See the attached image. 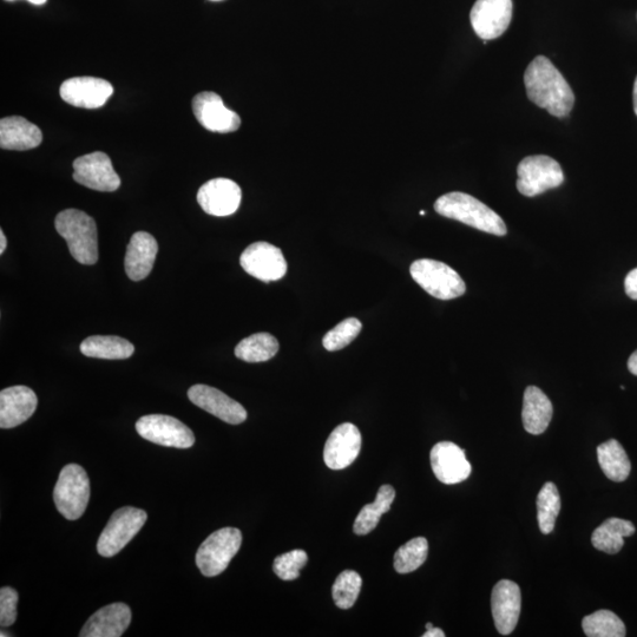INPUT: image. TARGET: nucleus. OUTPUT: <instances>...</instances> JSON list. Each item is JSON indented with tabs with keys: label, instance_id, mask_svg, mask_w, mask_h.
<instances>
[{
	"label": "nucleus",
	"instance_id": "1",
	"mask_svg": "<svg viewBox=\"0 0 637 637\" xmlns=\"http://www.w3.org/2000/svg\"><path fill=\"white\" fill-rule=\"evenodd\" d=\"M529 100L556 117H566L575 104V95L550 59L538 56L524 74Z\"/></svg>",
	"mask_w": 637,
	"mask_h": 637
},
{
	"label": "nucleus",
	"instance_id": "2",
	"mask_svg": "<svg viewBox=\"0 0 637 637\" xmlns=\"http://www.w3.org/2000/svg\"><path fill=\"white\" fill-rule=\"evenodd\" d=\"M435 210L444 218L462 222L484 233L497 236L508 233L501 216L469 194L461 192L445 194L436 201Z\"/></svg>",
	"mask_w": 637,
	"mask_h": 637
},
{
	"label": "nucleus",
	"instance_id": "3",
	"mask_svg": "<svg viewBox=\"0 0 637 637\" xmlns=\"http://www.w3.org/2000/svg\"><path fill=\"white\" fill-rule=\"evenodd\" d=\"M56 231L67 241L72 258L82 265H95L98 260L96 222L78 209H67L55 220Z\"/></svg>",
	"mask_w": 637,
	"mask_h": 637
},
{
	"label": "nucleus",
	"instance_id": "4",
	"mask_svg": "<svg viewBox=\"0 0 637 637\" xmlns=\"http://www.w3.org/2000/svg\"><path fill=\"white\" fill-rule=\"evenodd\" d=\"M54 501L59 514L69 521L81 518L90 501V479L81 465L64 466L54 491Z\"/></svg>",
	"mask_w": 637,
	"mask_h": 637
},
{
	"label": "nucleus",
	"instance_id": "5",
	"mask_svg": "<svg viewBox=\"0 0 637 637\" xmlns=\"http://www.w3.org/2000/svg\"><path fill=\"white\" fill-rule=\"evenodd\" d=\"M411 277L425 292L439 300H452L465 294V282L455 269L444 262L422 259L413 262Z\"/></svg>",
	"mask_w": 637,
	"mask_h": 637
},
{
	"label": "nucleus",
	"instance_id": "6",
	"mask_svg": "<svg viewBox=\"0 0 637 637\" xmlns=\"http://www.w3.org/2000/svg\"><path fill=\"white\" fill-rule=\"evenodd\" d=\"M242 534L236 528H223L215 531L200 545L196 553V566L206 577H215L223 573L239 553Z\"/></svg>",
	"mask_w": 637,
	"mask_h": 637
},
{
	"label": "nucleus",
	"instance_id": "7",
	"mask_svg": "<svg viewBox=\"0 0 637 637\" xmlns=\"http://www.w3.org/2000/svg\"><path fill=\"white\" fill-rule=\"evenodd\" d=\"M147 520V512L142 509L124 507L116 510L98 538V554L113 557L120 553L140 533Z\"/></svg>",
	"mask_w": 637,
	"mask_h": 637
},
{
	"label": "nucleus",
	"instance_id": "8",
	"mask_svg": "<svg viewBox=\"0 0 637 637\" xmlns=\"http://www.w3.org/2000/svg\"><path fill=\"white\" fill-rule=\"evenodd\" d=\"M517 189L524 196L534 197L560 187L564 182L560 163L545 155L525 157L517 168Z\"/></svg>",
	"mask_w": 637,
	"mask_h": 637
},
{
	"label": "nucleus",
	"instance_id": "9",
	"mask_svg": "<svg viewBox=\"0 0 637 637\" xmlns=\"http://www.w3.org/2000/svg\"><path fill=\"white\" fill-rule=\"evenodd\" d=\"M136 431L147 441L168 448L189 449L195 444L193 431L170 416H144L137 420Z\"/></svg>",
	"mask_w": 637,
	"mask_h": 637
},
{
	"label": "nucleus",
	"instance_id": "10",
	"mask_svg": "<svg viewBox=\"0 0 637 637\" xmlns=\"http://www.w3.org/2000/svg\"><path fill=\"white\" fill-rule=\"evenodd\" d=\"M74 180L97 192L111 193L121 186L120 176L115 172L110 157L102 151L78 157L74 161Z\"/></svg>",
	"mask_w": 637,
	"mask_h": 637
},
{
	"label": "nucleus",
	"instance_id": "11",
	"mask_svg": "<svg viewBox=\"0 0 637 637\" xmlns=\"http://www.w3.org/2000/svg\"><path fill=\"white\" fill-rule=\"evenodd\" d=\"M241 267L253 278L271 282L285 277L287 262L281 249L268 242H255L245 249L240 258Z\"/></svg>",
	"mask_w": 637,
	"mask_h": 637
},
{
	"label": "nucleus",
	"instance_id": "12",
	"mask_svg": "<svg viewBox=\"0 0 637 637\" xmlns=\"http://www.w3.org/2000/svg\"><path fill=\"white\" fill-rule=\"evenodd\" d=\"M512 18V0H477L470 21L477 36L484 41L501 37Z\"/></svg>",
	"mask_w": 637,
	"mask_h": 637
},
{
	"label": "nucleus",
	"instance_id": "13",
	"mask_svg": "<svg viewBox=\"0 0 637 637\" xmlns=\"http://www.w3.org/2000/svg\"><path fill=\"white\" fill-rule=\"evenodd\" d=\"M193 113L201 126L213 133H234L241 126V118L223 104L222 98L212 91L196 95Z\"/></svg>",
	"mask_w": 637,
	"mask_h": 637
},
{
	"label": "nucleus",
	"instance_id": "14",
	"mask_svg": "<svg viewBox=\"0 0 637 637\" xmlns=\"http://www.w3.org/2000/svg\"><path fill=\"white\" fill-rule=\"evenodd\" d=\"M62 100L76 108L98 109L114 94L113 85L102 78H69L59 90Z\"/></svg>",
	"mask_w": 637,
	"mask_h": 637
},
{
	"label": "nucleus",
	"instance_id": "15",
	"mask_svg": "<svg viewBox=\"0 0 637 637\" xmlns=\"http://www.w3.org/2000/svg\"><path fill=\"white\" fill-rule=\"evenodd\" d=\"M188 398L194 405L225 423L239 425L247 419L245 407L215 387L194 385L188 391Z\"/></svg>",
	"mask_w": 637,
	"mask_h": 637
},
{
	"label": "nucleus",
	"instance_id": "16",
	"mask_svg": "<svg viewBox=\"0 0 637 637\" xmlns=\"http://www.w3.org/2000/svg\"><path fill=\"white\" fill-rule=\"evenodd\" d=\"M430 459L433 474L444 484L462 483L471 475L472 466L465 451L455 443L436 444L431 450Z\"/></svg>",
	"mask_w": 637,
	"mask_h": 637
},
{
	"label": "nucleus",
	"instance_id": "17",
	"mask_svg": "<svg viewBox=\"0 0 637 637\" xmlns=\"http://www.w3.org/2000/svg\"><path fill=\"white\" fill-rule=\"evenodd\" d=\"M522 595L518 584L510 580L499 581L491 595L492 616L499 634L514 632L521 614Z\"/></svg>",
	"mask_w": 637,
	"mask_h": 637
},
{
	"label": "nucleus",
	"instance_id": "18",
	"mask_svg": "<svg viewBox=\"0 0 637 637\" xmlns=\"http://www.w3.org/2000/svg\"><path fill=\"white\" fill-rule=\"evenodd\" d=\"M242 192L238 183L229 179H214L203 185L197 193V202L213 216L233 215L239 209Z\"/></svg>",
	"mask_w": 637,
	"mask_h": 637
},
{
	"label": "nucleus",
	"instance_id": "19",
	"mask_svg": "<svg viewBox=\"0 0 637 637\" xmlns=\"http://www.w3.org/2000/svg\"><path fill=\"white\" fill-rule=\"evenodd\" d=\"M361 449V433L356 425L344 423L334 429L328 437L324 461L332 470L348 468L359 456Z\"/></svg>",
	"mask_w": 637,
	"mask_h": 637
},
{
	"label": "nucleus",
	"instance_id": "20",
	"mask_svg": "<svg viewBox=\"0 0 637 637\" xmlns=\"http://www.w3.org/2000/svg\"><path fill=\"white\" fill-rule=\"evenodd\" d=\"M38 405L28 386H12L0 392V428L13 429L30 419Z\"/></svg>",
	"mask_w": 637,
	"mask_h": 637
},
{
	"label": "nucleus",
	"instance_id": "21",
	"mask_svg": "<svg viewBox=\"0 0 637 637\" xmlns=\"http://www.w3.org/2000/svg\"><path fill=\"white\" fill-rule=\"evenodd\" d=\"M131 610L126 603L105 606L90 617L81 630V637H121L129 628Z\"/></svg>",
	"mask_w": 637,
	"mask_h": 637
},
{
	"label": "nucleus",
	"instance_id": "22",
	"mask_svg": "<svg viewBox=\"0 0 637 637\" xmlns=\"http://www.w3.org/2000/svg\"><path fill=\"white\" fill-rule=\"evenodd\" d=\"M159 245L153 235L147 232H137L131 236L124 267L128 278L133 281L146 279L155 264Z\"/></svg>",
	"mask_w": 637,
	"mask_h": 637
},
{
	"label": "nucleus",
	"instance_id": "23",
	"mask_svg": "<svg viewBox=\"0 0 637 637\" xmlns=\"http://www.w3.org/2000/svg\"><path fill=\"white\" fill-rule=\"evenodd\" d=\"M42 141L41 129L24 117L11 116L0 121V147L5 150L35 149Z\"/></svg>",
	"mask_w": 637,
	"mask_h": 637
},
{
	"label": "nucleus",
	"instance_id": "24",
	"mask_svg": "<svg viewBox=\"0 0 637 637\" xmlns=\"http://www.w3.org/2000/svg\"><path fill=\"white\" fill-rule=\"evenodd\" d=\"M554 407L541 389L529 386L524 392L522 420L530 435H542L553 419Z\"/></svg>",
	"mask_w": 637,
	"mask_h": 637
},
{
	"label": "nucleus",
	"instance_id": "25",
	"mask_svg": "<svg viewBox=\"0 0 637 637\" xmlns=\"http://www.w3.org/2000/svg\"><path fill=\"white\" fill-rule=\"evenodd\" d=\"M635 531V525L632 522L621 520V518H608L594 531L591 543L597 550L615 555L620 553L625 545V538L633 536Z\"/></svg>",
	"mask_w": 637,
	"mask_h": 637
},
{
	"label": "nucleus",
	"instance_id": "26",
	"mask_svg": "<svg viewBox=\"0 0 637 637\" xmlns=\"http://www.w3.org/2000/svg\"><path fill=\"white\" fill-rule=\"evenodd\" d=\"M81 352L89 358L123 360L133 356L135 347L121 337L93 336L83 341Z\"/></svg>",
	"mask_w": 637,
	"mask_h": 637
},
{
	"label": "nucleus",
	"instance_id": "27",
	"mask_svg": "<svg viewBox=\"0 0 637 637\" xmlns=\"http://www.w3.org/2000/svg\"><path fill=\"white\" fill-rule=\"evenodd\" d=\"M597 459L604 475L613 482H625L632 471V463L623 446L616 439H609L597 448Z\"/></svg>",
	"mask_w": 637,
	"mask_h": 637
},
{
	"label": "nucleus",
	"instance_id": "28",
	"mask_svg": "<svg viewBox=\"0 0 637 637\" xmlns=\"http://www.w3.org/2000/svg\"><path fill=\"white\" fill-rule=\"evenodd\" d=\"M394 498H396V490L391 485H383L378 491L376 501L365 505L359 512L354 522V534L364 536L376 529L380 518L390 511Z\"/></svg>",
	"mask_w": 637,
	"mask_h": 637
},
{
	"label": "nucleus",
	"instance_id": "29",
	"mask_svg": "<svg viewBox=\"0 0 637 637\" xmlns=\"http://www.w3.org/2000/svg\"><path fill=\"white\" fill-rule=\"evenodd\" d=\"M279 341L269 333H256L235 347V357L247 363H264L279 351Z\"/></svg>",
	"mask_w": 637,
	"mask_h": 637
},
{
	"label": "nucleus",
	"instance_id": "30",
	"mask_svg": "<svg viewBox=\"0 0 637 637\" xmlns=\"http://www.w3.org/2000/svg\"><path fill=\"white\" fill-rule=\"evenodd\" d=\"M560 511V492H558L554 483L547 482L537 496V520L542 534L549 535L553 533Z\"/></svg>",
	"mask_w": 637,
	"mask_h": 637
},
{
	"label": "nucleus",
	"instance_id": "31",
	"mask_svg": "<svg viewBox=\"0 0 637 637\" xmlns=\"http://www.w3.org/2000/svg\"><path fill=\"white\" fill-rule=\"evenodd\" d=\"M584 634L588 637H625V623L610 610H599L584 617L582 621Z\"/></svg>",
	"mask_w": 637,
	"mask_h": 637
},
{
	"label": "nucleus",
	"instance_id": "32",
	"mask_svg": "<svg viewBox=\"0 0 637 637\" xmlns=\"http://www.w3.org/2000/svg\"><path fill=\"white\" fill-rule=\"evenodd\" d=\"M428 554V540L424 537L413 538L397 550L396 555H394V569L399 574L413 573L423 566Z\"/></svg>",
	"mask_w": 637,
	"mask_h": 637
},
{
	"label": "nucleus",
	"instance_id": "33",
	"mask_svg": "<svg viewBox=\"0 0 637 637\" xmlns=\"http://www.w3.org/2000/svg\"><path fill=\"white\" fill-rule=\"evenodd\" d=\"M363 580L356 571L345 570L334 582L333 600L340 609H350L356 604Z\"/></svg>",
	"mask_w": 637,
	"mask_h": 637
},
{
	"label": "nucleus",
	"instance_id": "34",
	"mask_svg": "<svg viewBox=\"0 0 637 637\" xmlns=\"http://www.w3.org/2000/svg\"><path fill=\"white\" fill-rule=\"evenodd\" d=\"M363 324L356 318H348L341 321L339 325L326 334L323 345L327 351L334 352L343 350L359 336Z\"/></svg>",
	"mask_w": 637,
	"mask_h": 637
},
{
	"label": "nucleus",
	"instance_id": "35",
	"mask_svg": "<svg viewBox=\"0 0 637 637\" xmlns=\"http://www.w3.org/2000/svg\"><path fill=\"white\" fill-rule=\"evenodd\" d=\"M308 555L304 550H293L275 558L274 573L284 581H294L300 576V570L306 566Z\"/></svg>",
	"mask_w": 637,
	"mask_h": 637
},
{
	"label": "nucleus",
	"instance_id": "36",
	"mask_svg": "<svg viewBox=\"0 0 637 637\" xmlns=\"http://www.w3.org/2000/svg\"><path fill=\"white\" fill-rule=\"evenodd\" d=\"M18 593L10 587L0 590V625L10 627L17 620Z\"/></svg>",
	"mask_w": 637,
	"mask_h": 637
},
{
	"label": "nucleus",
	"instance_id": "37",
	"mask_svg": "<svg viewBox=\"0 0 637 637\" xmlns=\"http://www.w3.org/2000/svg\"><path fill=\"white\" fill-rule=\"evenodd\" d=\"M625 290L630 299L637 300V268L627 274Z\"/></svg>",
	"mask_w": 637,
	"mask_h": 637
},
{
	"label": "nucleus",
	"instance_id": "38",
	"mask_svg": "<svg viewBox=\"0 0 637 637\" xmlns=\"http://www.w3.org/2000/svg\"><path fill=\"white\" fill-rule=\"evenodd\" d=\"M628 369L630 373L637 377V350L630 356L628 360Z\"/></svg>",
	"mask_w": 637,
	"mask_h": 637
},
{
	"label": "nucleus",
	"instance_id": "39",
	"mask_svg": "<svg viewBox=\"0 0 637 637\" xmlns=\"http://www.w3.org/2000/svg\"><path fill=\"white\" fill-rule=\"evenodd\" d=\"M445 633L442 629L432 627L431 629L426 630V633L423 634V637H444Z\"/></svg>",
	"mask_w": 637,
	"mask_h": 637
},
{
	"label": "nucleus",
	"instance_id": "40",
	"mask_svg": "<svg viewBox=\"0 0 637 637\" xmlns=\"http://www.w3.org/2000/svg\"><path fill=\"white\" fill-rule=\"evenodd\" d=\"M6 246H8V240L3 231H0V254H4Z\"/></svg>",
	"mask_w": 637,
	"mask_h": 637
},
{
	"label": "nucleus",
	"instance_id": "41",
	"mask_svg": "<svg viewBox=\"0 0 637 637\" xmlns=\"http://www.w3.org/2000/svg\"><path fill=\"white\" fill-rule=\"evenodd\" d=\"M634 110H635V114L637 115V77H636V81L634 84Z\"/></svg>",
	"mask_w": 637,
	"mask_h": 637
},
{
	"label": "nucleus",
	"instance_id": "42",
	"mask_svg": "<svg viewBox=\"0 0 637 637\" xmlns=\"http://www.w3.org/2000/svg\"><path fill=\"white\" fill-rule=\"evenodd\" d=\"M28 2L35 5H43L47 3V0H28Z\"/></svg>",
	"mask_w": 637,
	"mask_h": 637
},
{
	"label": "nucleus",
	"instance_id": "43",
	"mask_svg": "<svg viewBox=\"0 0 637 637\" xmlns=\"http://www.w3.org/2000/svg\"><path fill=\"white\" fill-rule=\"evenodd\" d=\"M433 627L432 623H428V625H426V630L431 629Z\"/></svg>",
	"mask_w": 637,
	"mask_h": 637
},
{
	"label": "nucleus",
	"instance_id": "44",
	"mask_svg": "<svg viewBox=\"0 0 637 637\" xmlns=\"http://www.w3.org/2000/svg\"><path fill=\"white\" fill-rule=\"evenodd\" d=\"M420 215H422V216H424V215H425L424 210H422V212H420Z\"/></svg>",
	"mask_w": 637,
	"mask_h": 637
},
{
	"label": "nucleus",
	"instance_id": "45",
	"mask_svg": "<svg viewBox=\"0 0 637 637\" xmlns=\"http://www.w3.org/2000/svg\"><path fill=\"white\" fill-rule=\"evenodd\" d=\"M212 2H220V0H212Z\"/></svg>",
	"mask_w": 637,
	"mask_h": 637
}]
</instances>
